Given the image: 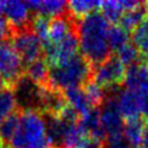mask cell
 Masks as SVG:
<instances>
[{
	"label": "cell",
	"mask_w": 148,
	"mask_h": 148,
	"mask_svg": "<svg viewBox=\"0 0 148 148\" xmlns=\"http://www.w3.org/2000/svg\"><path fill=\"white\" fill-rule=\"evenodd\" d=\"M99 113H101V123L105 131L106 139L112 138V136L123 135L125 123L118 109L116 97L113 94H111L105 99V102L102 104Z\"/></svg>",
	"instance_id": "obj_8"
},
{
	"label": "cell",
	"mask_w": 148,
	"mask_h": 148,
	"mask_svg": "<svg viewBox=\"0 0 148 148\" xmlns=\"http://www.w3.org/2000/svg\"><path fill=\"white\" fill-rule=\"evenodd\" d=\"M91 64L82 54L77 53L62 64L50 66L47 86L61 91L80 87L91 79Z\"/></svg>",
	"instance_id": "obj_2"
},
{
	"label": "cell",
	"mask_w": 148,
	"mask_h": 148,
	"mask_svg": "<svg viewBox=\"0 0 148 148\" xmlns=\"http://www.w3.org/2000/svg\"><path fill=\"white\" fill-rule=\"evenodd\" d=\"M21 117V110H16L14 113H12L7 119L3 120V123L0 125V141L5 143H10L20 123Z\"/></svg>",
	"instance_id": "obj_21"
},
{
	"label": "cell",
	"mask_w": 148,
	"mask_h": 148,
	"mask_svg": "<svg viewBox=\"0 0 148 148\" xmlns=\"http://www.w3.org/2000/svg\"><path fill=\"white\" fill-rule=\"evenodd\" d=\"M0 148H12V147H10V145H8V143H5V142L0 141Z\"/></svg>",
	"instance_id": "obj_34"
},
{
	"label": "cell",
	"mask_w": 148,
	"mask_h": 148,
	"mask_svg": "<svg viewBox=\"0 0 148 148\" xmlns=\"http://www.w3.org/2000/svg\"><path fill=\"white\" fill-rule=\"evenodd\" d=\"M101 10H102V15L109 21V23L110 22H112V23L119 22L123 14L125 13L120 1H114V0L102 1Z\"/></svg>",
	"instance_id": "obj_24"
},
{
	"label": "cell",
	"mask_w": 148,
	"mask_h": 148,
	"mask_svg": "<svg viewBox=\"0 0 148 148\" xmlns=\"http://www.w3.org/2000/svg\"><path fill=\"white\" fill-rule=\"evenodd\" d=\"M146 7H145V3L136 8V9H133V10H128V12H125L119 21V25H121L125 30L130 31V30H134L142 21L143 18L146 17Z\"/></svg>",
	"instance_id": "obj_22"
},
{
	"label": "cell",
	"mask_w": 148,
	"mask_h": 148,
	"mask_svg": "<svg viewBox=\"0 0 148 148\" xmlns=\"http://www.w3.org/2000/svg\"><path fill=\"white\" fill-rule=\"evenodd\" d=\"M136 94H138V101H139L140 112L148 118V91L136 92Z\"/></svg>",
	"instance_id": "obj_29"
},
{
	"label": "cell",
	"mask_w": 148,
	"mask_h": 148,
	"mask_svg": "<svg viewBox=\"0 0 148 148\" xmlns=\"http://www.w3.org/2000/svg\"><path fill=\"white\" fill-rule=\"evenodd\" d=\"M82 148H104V143L103 141L92 139V138H88L87 141L84 142V145L82 146Z\"/></svg>",
	"instance_id": "obj_31"
},
{
	"label": "cell",
	"mask_w": 148,
	"mask_h": 148,
	"mask_svg": "<svg viewBox=\"0 0 148 148\" xmlns=\"http://www.w3.org/2000/svg\"><path fill=\"white\" fill-rule=\"evenodd\" d=\"M17 109L21 111L34 110L40 112V99H42V88L38 83L34 82L24 73L21 75L15 83L12 86Z\"/></svg>",
	"instance_id": "obj_5"
},
{
	"label": "cell",
	"mask_w": 148,
	"mask_h": 148,
	"mask_svg": "<svg viewBox=\"0 0 148 148\" xmlns=\"http://www.w3.org/2000/svg\"><path fill=\"white\" fill-rule=\"evenodd\" d=\"M145 7H146V10L148 12V2H146V3H145Z\"/></svg>",
	"instance_id": "obj_35"
},
{
	"label": "cell",
	"mask_w": 148,
	"mask_h": 148,
	"mask_svg": "<svg viewBox=\"0 0 148 148\" xmlns=\"http://www.w3.org/2000/svg\"><path fill=\"white\" fill-rule=\"evenodd\" d=\"M109 43L111 50H119L121 46L130 43L128 31L121 25H111L109 29Z\"/></svg>",
	"instance_id": "obj_25"
},
{
	"label": "cell",
	"mask_w": 148,
	"mask_h": 148,
	"mask_svg": "<svg viewBox=\"0 0 148 148\" xmlns=\"http://www.w3.org/2000/svg\"><path fill=\"white\" fill-rule=\"evenodd\" d=\"M139 51L135 47L133 43H127L124 46H121L119 50H117V58L127 66H131L139 61Z\"/></svg>",
	"instance_id": "obj_26"
},
{
	"label": "cell",
	"mask_w": 148,
	"mask_h": 148,
	"mask_svg": "<svg viewBox=\"0 0 148 148\" xmlns=\"http://www.w3.org/2000/svg\"><path fill=\"white\" fill-rule=\"evenodd\" d=\"M23 73L24 65L12 43L0 42V74L6 83L12 87Z\"/></svg>",
	"instance_id": "obj_7"
},
{
	"label": "cell",
	"mask_w": 148,
	"mask_h": 148,
	"mask_svg": "<svg viewBox=\"0 0 148 148\" xmlns=\"http://www.w3.org/2000/svg\"><path fill=\"white\" fill-rule=\"evenodd\" d=\"M25 3L35 15L53 18L67 14V2L62 0H34Z\"/></svg>",
	"instance_id": "obj_12"
},
{
	"label": "cell",
	"mask_w": 148,
	"mask_h": 148,
	"mask_svg": "<svg viewBox=\"0 0 148 148\" xmlns=\"http://www.w3.org/2000/svg\"><path fill=\"white\" fill-rule=\"evenodd\" d=\"M82 88H83L84 92L87 94V96L94 108H98L101 104H103L105 102L106 94H105L104 88H102L99 84L94 82L91 79L88 82H86Z\"/></svg>",
	"instance_id": "obj_23"
},
{
	"label": "cell",
	"mask_w": 148,
	"mask_h": 148,
	"mask_svg": "<svg viewBox=\"0 0 148 148\" xmlns=\"http://www.w3.org/2000/svg\"><path fill=\"white\" fill-rule=\"evenodd\" d=\"M124 83L134 92L148 91V64L138 61L126 69Z\"/></svg>",
	"instance_id": "obj_10"
},
{
	"label": "cell",
	"mask_w": 148,
	"mask_h": 148,
	"mask_svg": "<svg viewBox=\"0 0 148 148\" xmlns=\"http://www.w3.org/2000/svg\"><path fill=\"white\" fill-rule=\"evenodd\" d=\"M49 73L50 65L43 57L24 66V74L39 86H47Z\"/></svg>",
	"instance_id": "obj_16"
},
{
	"label": "cell",
	"mask_w": 148,
	"mask_h": 148,
	"mask_svg": "<svg viewBox=\"0 0 148 148\" xmlns=\"http://www.w3.org/2000/svg\"><path fill=\"white\" fill-rule=\"evenodd\" d=\"M102 1L95 0H72L67 2V12L72 17L82 18L83 16L96 12L98 7H101Z\"/></svg>",
	"instance_id": "obj_18"
},
{
	"label": "cell",
	"mask_w": 148,
	"mask_h": 148,
	"mask_svg": "<svg viewBox=\"0 0 148 148\" xmlns=\"http://www.w3.org/2000/svg\"><path fill=\"white\" fill-rule=\"evenodd\" d=\"M113 95L116 97V102L123 118H125L126 120H133L140 117L141 112L139 108L136 92L126 88V89L118 90L117 94H113Z\"/></svg>",
	"instance_id": "obj_11"
},
{
	"label": "cell",
	"mask_w": 148,
	"mask_h": 148,
	"mask_svg": "<svg viewBox=\"0 0 148 148\" xmlns=\"http://www.w3.org/2000/svg\"><path fill=\"white\" fill-rule=\"evenodd\" d=\"M16 110L17 105L13 88L10 86H7L0 89V125Z\"/></svg>",
	"instance_id": "obj_19"
},
{
	"label": "cell",
	"mask_w": 148,
	"mask_h": 148,
	"mask_svg": "<svg viewBox=\"0 0 148 148\" xmlns=\"http://www.w3.org/2000/svg\"><path fill=\"white\" fill-rule=\"evenodd\" d=\"M125 74V65L117 57L110 56L105 61L92 67L91 80L102 88L113 89L124 82Z\"/></svg>",
	"instance_id": "obj_6"
},
{
	"label": "cell",
	"mask_w": 148,
	"mask_h": 148,
	"mask_svg": "<svg viewBox=\"0 0 148 148\" xmlns=\"http://www.w3.org/2000/svg\"><path fill=\"white\" fill-rule=\"evenodd\" d=\"M104 148H133L123 135L108 138L104 143Z\"/></svg>",
	"instance_id": "obj_27"
},
{
	"label": "cell",
	"mask_w": 148,
	"mask_h": 148,
	"mask_svg": "<svg viewBox=\"0 0 148 148\" xmlns=\"http://www.w3.org/2000/svg\"><path fill=\"white\" fill-rule=\"evenodd\" d=\"M136 148H148V120L145 123V130H143V135L141 143Z\"/></svg>",
	"instance_id": "obj_32"
},
{
	"label": "cell",
	"mask_w": 148,
	"mask_h": 148,
	"mask_svg": "<svg viewBox=\"0 0 148 148\" xmlns=\"http://www.w3.org/2000/svg\"><path fill=\"white\" fill-rule=\"evenodd\" d=\"M12 28L7 20L3 17V15L0 13V40L1 42H9L12 38Z\"/></svg>",
	"instance_id": "obj_28"
},
{
	"label": "cell",
	"mask_w": 148,
	"mask_h": 148,
	"mask_svg": "<svg viewBox=\"0 0 148 148\" xmlns=\"http://www.w3.org/2000/svg\"><path fill=\"white\" fill-rule=\"evenodd\" d=\"M79 125L82 131L90 138L104 141L106 139L105 131L101 123V113L98 108H92L79 119Z\"/></svg>",
	"instance_id": "obj_13"
},
{
	"label": "cell",
	"mask_w": 148,
	"mask_h": 148,
	"mask_svg": "<svg viewBox=\"0 0 148 148\" xmlns=\"http://www.w3.org/2000/svg\"><path fill=\"white\" fill-rule=\"evenodd\" d=\"M65 99L69 106H72L80 116L87 113L89 110H91L94 106L91 105L87 94L84 92L83 88L81 87H73L68 88L62 91Z\"/></svg>",
	"instance_id": "obj_15"
},
{
	"label": "cell",
	"mask_w": 148,
	"mask_h": 148,
	"mask_svg": "<svg viewBox=\"0 0 148 148\" xmlns=\"http://www.w3.org/2000/svg\"><path fill=\"white\" fill-rule=\"evenodd\" d=\"M120 3H121V6H123L124 12H128V10L136 9V8H139V7H141V6L143 5L142 2L136 1V0H121Z\"/></svg>",
	"instance_id": "obj_30"
},
{
	"label": "cell",
	"mask_w": 148,
	"mask_h": 148,
	"mask_svg": "<svg viewBox=\"0 0 148 148\" xmlns=\"http://www.w3.org/2000/svg\"><path fill=\"white\" fill-rule=\"evenodd\" d=\"M47 148H51V147H47Z\"/></svg>",
	"instance_id": "obj_36"
},
{
	"label": "cell",
	"mask_w": 148,
	"mask_h": 148,
	"mask_svg": "<svg viewBox=\"0 0 148 148\" xmlns=\"http://www.w3.org/2000/svg\"><path fill=\"white\" fill-rule=\"evenodd\" d=\"M109 29V21L97 10L76 22L79 47L82 56L92 65H98L110 57Z\"/></svg>",
	"instance_id": "obj_1"
},
{
	"label": "cell",
	"mask_w": 148,
	"mask_h": 148,
	"mask_svg": "<svg viewBox=\"0 0 148 148\" xmlns=\"http://www.w3.org/2000/svg\"><path fill=\"white\" fill-rule=\"evenodd\" d=\"M0 13L9 23L12 31L31 28L32 18H30V9L25 2L1 0Z\"/></svg>",
	"instance_id": "obj_9"
},
{
	"label": "cell",
	"mask_w": 148,
	"mask_h": 148,
	"mask_svg": "<svg viewBox=\"0 0 148 148\" xmlns=\"http://www.w3.org/2000/svg\"><path fill=\"white\" fill-rule=\"evenodd\" d=\"M42 114L45 121L49 145H52L54 148H62L67 124L62 121L58 116L50 113H42Z\"/></svg>",
	"instance_id": "obj_14"
},
{
	"label": "cell",
	"mask_w": 148,
	"mask_h": 148,
	"mask_svg": "<svg viewBox=\"0 0 148 148\" xmlns=\"http://www.w3.org/2000/svg\"><path fill=\"white\" fill-rule=\"evenodd\" d=\"M10 40L24 66L42 58L44 54L43 44L32 28L13 31Z\"/></svg>",
	"instance_id": "obj_4"
},
{
	"label": "cell",
	"mask_w": 148,
	"mask_h": 148,
	"mask_svg": "<svg viewBox=\"0 0 148 148\" xmlns=\"http://www.w3.org/2000/svg\"><path fill=\"white\" fill-rule=\"evenodd\" d=\"M9 145L12 148L50 147L43 114L34 110L21 111L18 127Z\"/></svg>",
	"instance_id": "obj_3"
},
{
	"label": "cell",
	"mask_w": 148,
	"mask_h": 148,
	"mask_svg": "<svg viewBox=\"0 0 148 148\" xmlns=\"http://www.w3.org/2000/svg\"><path fill=\"white\" fill-rule=\"evenodd\" d=\"M132 43L138 49L139 53L145 58H148V16L133 30Z\"/></svg>",
	"instance_id": "obj_20"
},
{
	"label": "cell",
	"mask_w": 148,
	"mask_h": 148,
	"mask_svg": "<svg viewBox=\"0 0 148 148\" xmlns=\"http://www.w3.org/2000/svg\"><path fill=\"white\" fill-rule=\"evenodd\" d=\"M8 84L6 83V81H5V79L1 76V74H0V89H2V88H5V87H7Z\"/></svg>",
	"instance_id": "obj_33"
},
{
	"label": "cell",
	"mask_w": 148,
	"mask_h": 148,
	"mask_svg": "<svg viewBox=\"0 0 148 148\" xmlns=\"http://www.w3.org/2000/svg\"><path fill=\"white\" fill-rule=\"evenodd\" d=\"M143 130H145V123L140 118L133 120H126L123 131V136L133 148H136L141 143Z\"/></svg>",
	"instance_id": "obj_17"
}]
</instances>
